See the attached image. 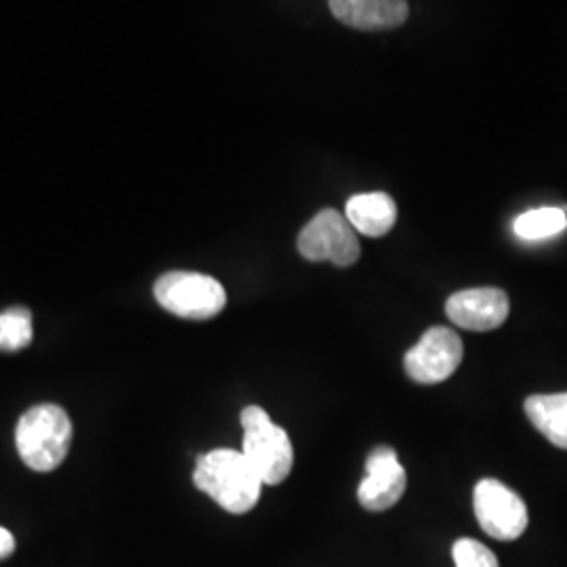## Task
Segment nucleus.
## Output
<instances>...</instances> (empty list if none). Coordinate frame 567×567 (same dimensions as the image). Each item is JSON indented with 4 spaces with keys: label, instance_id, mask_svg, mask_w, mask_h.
Returning a JSON list of instances; mask_svg holds the SVG:
<instances>
[{
    "label": "nucleus",
    "instance_id": "f257e3e1",
    "mask_svg": "<svg viewBox=\"0 0 567 567\" xmlns=\"http://www.w3.org/2000/svg\"><path fill=\"white\" fill-rule=\"evenodd\" d=\"M194 484L227 513L243 515L259 503L264 480L236 450H213L198 458Z\"/></svg>",
    "mask_w": 567,
    "mask_h": 567
},
{
    "label": "nucleus",
    "instance_id": "0eeeda50",
    "mask_svg": "<svg viewBox=\"0 0 567 567\" xmlns=\"http://www.w3.org/2000/svg\"><path fill=\"white\" fill-rule=\"evenodd\" d=\"M463 341L446 326L429 328L404 358L408 377L421 385H437L450 379L463 362Z\"/></svg>",
    "mask_w": 567,
    "mask_h": 567
},
{
    "label": "nucleus",
    "instance_id": "39448f33",
    "mask_svg": "<svg viewBox=\"0 0 567 567\" xmlns=\"http://www.w3.org/2000/svg\"><path fill=\"white\" fill-rule=\"evenodd\" d=\"M299 252L307 261H330L337 267H349L360 259V240L353 225L334 208L320 210L299 234Z\"/></svg>",
    "mask_w": 567,
    "mask_h": 567
},
{
    "label": "nucleus",
    "instance_id": "4468645a",
    "mask_svg": "<svg viewBox=\"0 0 567 567\" xmlns=\"http://www.w3.org/2000/svg\"><path fill=\"white\" fill-rule=\"evenodd\" d=\"M32 313L25 307H11L0 313V351H21L32 343Z\"/></svg>",
    "mask_w": 567,
    "mask_h": 567
},
{
    "label": "nucleus",
    "instance_id": "f03ea898",
    "mask_svg": "<svg viewBox=\"0 0 567 567\" xmlns=\"http://www.w3.org/2000/svg\"><path fill=\"white\" fill-rule=\"evenodd\" d=\"M72 444V421L55 404L30 408L16 429V446L21 461L32 471L49 473L65 461Z\"/></svg>",
    "mask_w": 567,
    "mask_h": 567
},
{
    "label": "nucleus",
    "instance_id": "2eb2a0df",
    "mask_svg": "<svg viewBox=\"0 0 567 567\" xmlns=\"http://www.w3.org/2000/svg\"><path fill=\"white\" fill-rule=\"evenodd\" d=\"M452 557L456 567H501L496 555L473 538H461L452 547Z\"/></svg>",
    "mask_w": 567,
    "mask_h": 567
},
{
    "label": "nucleus",
    "instance_id": "dca6fc26",
    "mask_svg": "<svg viewBox=\"0 0 567 567\" xmlns=\"http://www.w3.org/2000/svg\"><path fill=\"white\" fill-rule=\"evenodd\" d=\"M16 550V538L9 529L0 527V559H7Z\"/></svg>",
    "mask_w": 567,
    "mask_h": 567
},
{
    "label": "nucleus",
    "instance_id": "6e6552de",
    "mask_svg": "<svg viewBox=\"0 0 567 567\" xmlns=\"http://www.w3.org/2000/svg\"><path fill=\"white\" fill-rule=\"evenodd\" d=\"M405 484L408 477L398 452L389 446L374 447L365 461V477L358 489V501L365 511L381 513L400 503Z\"/></svg>",
    "mask_w": 567,
    "mask_h": 567
},
{
    "label": "nucleus",
    "instance_id": "1a4fd4ad",
    "mask_svg": "<svg viewBox=\"0 0 567 567\" xmlns=\"http://www.w3.org/2000/svg\"><path fill=\"white\" fill-rule=\"evenodd\" d=\"M511 311L508 297L501 288H466L447 299L446 316L465 330L489 332L505 324Z\"/></svg>",
    "mask_w": 567,
    "mask_h": 567
},
{
    "label": "nucleus",
    "instance_id": "423d86ee",
    "mask_svg": "<svg viewBox=\"0 0 567 567\" xmlns=\"http://www.w3.org/2000/svg\"><path fill=\"white\" fill-rule=\"evenodd\" d=\"M475 517L489 538L511 543L527 529V507L519 494L498 480H482L473 494Z\"/></svg>",
    "mask_w": 567,
    "mask_h": 567
},
{
    "label": "nucleus",
    "instance_id": "9b49d317",
    "mask_svg": "<svg viewBox=\"0 0 567 567\" xmlns=\"http://www.w3.org/2000/svg\"><path fill=\"white\" fill-rule=\"evenodd\" d=\"M344 217L353 225L355 231L364 234L368 238H381L389 234L398 221V206L395 200L383 192L358 194L349 198Z\"/></svg>",
    "mask_w": 567,
    "mask_h": 567
},
{
    "label": "nucleus",
    "instance_id": "ddd939ff",
    "mask_svg": "<svg viewBox=\"0 0 567 567\" xmlns=\"http://www.w3.org/2000/svg\"><path fill=\"white\" fill-rule=\"evenodd\" d=\"M566 227V210L564 208H555V206L527 210L524 215H519L515 219V224H513L515 234L522 240H545V238L561 234Z\"/></svg>",
    "mask_w": 567,
    "mask_h": 567
},
{
    "label": "nucleus",
    "instance_id": "9d476101",
    "mask_svg": "<svg viewBox=\"0 0 567 567\" xmlns=\"http://www.w3.org/2000/svg\"><path fill=\"white\" fill-rule=\"evenodd\" d=\"M332 16L355 30H391L408 20L405 0H328Z\"/></svg>",
    "mask_w": 567,
    "mask_h": 567
},
{
    "label": "nucleus",
    "instance_id": "20e7f679",
    "mask_svg": "<svg viewBox=\"0 0 567 567\" xmlns=\"http://www.w3.org/2000/svg\"><path fill=\"white\" fill-rule=\"evenodd\" d=\"M154 297L163 309L185 320H210L227 303L221 282L196 271H168L154 284Z\"/></svg>",
    "mask_w": 567,
    "mask_h": 567
},
{
    "label": "nucleus",
    "instance_id": "7ed1b4c3",
    "mask_svg": "<svg viewBox=\"0 0 567 567\" xmlns=\"http://www.w3.org/2000/svg\"><path fill=\"white\" fill-rule=\"evenodd\" d=\"M244 456L257 468L267 486H278L290 475L295 465V450L282 426L274 425L269 414L259 405L243 410Z\"/></svg>",
    "mask_w": 567,
    "mask_h": 567
},
{
    "label": "nucleus",
    "instance_id": "f8f14e48",
    "mask_svg": "<svg viewBox=\"0 0 567 567\" xmlns=\"http://www.w3.org/2000/svg\"><path fill=\"white\" fill-rule=\"evenodd\" d=\"M526 414L553 446L567 450V393L527 398Z\"/></svg>",
    "mask_w": 567,
    "mask_h": 567
}]
</instances>
